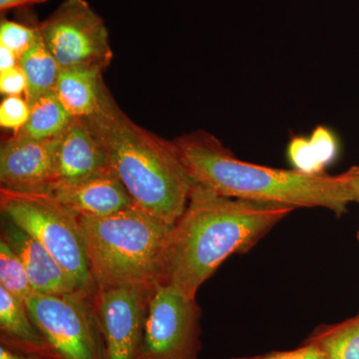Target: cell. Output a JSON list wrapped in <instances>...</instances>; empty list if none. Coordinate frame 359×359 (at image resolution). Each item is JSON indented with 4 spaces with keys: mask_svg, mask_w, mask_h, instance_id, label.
Instances as JSON below:
<instances>
[{
    "mask_svg": "<svg viewBox=\"0 0 359 359\" xmlns=\"http://www.w3.org/2000/svg\"><path fill=\"white\" fill-rule=\"evenodd\" d=\"M11 224L4 231L2 240L20 256L35 294L60 295L79 292L76 283L51 252L39 241Z\"/></svg>",
    "mask_w": 359,
    "mask_h": 359,
    "instance_id": "obj_13",
    "label": "cell"
},
{
    "mask_svg": "<svg viewBox=\"0 0 359 359\" xmlns=\"http://www.w3.org/2000/svg\"><path fill=\"white\" fill-rule=\"evenodd\" d=\"M109 169L107 156L96 135L84 119L74 118L57 137L50 192L57 187L78 183Z\"/></svg>",
    "mask_w": 359,
    "mask_h": 359,
    "instance_id": "obj_11",
    "label": "cell"
},
{
    "mask_svg": "<svg viewBox=\"0 0 359 359\" xmlns=\"http://www.w3.org/2000/svg\"><path fill=\"white\" fill-rule=\"evenodd\" d=\"M74 118L54 92L42 96L30 106L28 121L13 136L32 140H48L62 134Z\"/></svg>",
    "mask_w": 359,
    "mask_h": 359,
    "instance_id": "obj_17",
    "label": "cell"
},
{
    "mask_svg": "<svg viewBox=\"0 0 359 359\" xmlns=\"http://www.w3.org/2000/svg\"><path fill=\"white\" fill-rule=\"evenodd\" d=\"M97 290L167 283V245L173 226L137 207L101 218L79 217Z\"/></svg>",
    "mask_w": 359,
    "mask_h": 359,
    "instance_id": "obj_4",
    "label": "cell"
},
{
    "mask_svg": "<svg viewBox=\"0 0 359 359\" xmlns=\"http://www.w3.org/2000/svg\"><path fill=\"white\" fill-rule=\"evenodd\" d=\"M103 69L90 66L65 68L59 73L54 93L73 118L95 114L107 89Z\"/></svg>",
    "mask_w": 359,
    "mask_h": 359,
    "instance_id": "obj_14",
    "label": "cell"
},
{
    "mask_svg": "<svg viewBox=\"0 0 359 359\" xmlns=\"http://www.w3.org/2000/svg\"><path fill=\"white\" fill-rule=\"evenodd\" d=\"M0 359H59L53 353H39L26 351L20 347L8 346L1 342L0 344Z\"/></svg>",
    "mask_w": 359,
    "mask_h": 359,
    "instance_id": "obj_25",
    "label": "cell"
},
{
    "mask_svg": "<svg viewBox=\"0 0 359 359\" xmlns=\"http://www.w3.org/2000/svg\"><path fill=\"white\" fill-rule=\"evenodd\" d=\"M351 202L359 203V166L351 167L342 173Z\"/></svg>",
    "mask_w": 359,
    "mask_h": 359,
    "instance_id": "obj_26",
    "label": "cell"
},
{
    "mask_svg": "<svg viewBox=\"0 0 359 359\" xmlns=\"http://www.w3.org/2000/svg\"><path fill=\"white\" fill-rule=\"evenodd\" d=\"M37 29L61 69L90 66L105 70L112 60L107 26L86 0H65Z\"/></svg>",
    "mask_w": 359,
    "mask_h": 359,
    "instance_id": "obj_7",
    "label": "cell"
},
{
    "mask_svg": "<svg viewBox=\"0 0 359 359\" xmlns=\"http://www.w3.org/2000/svg\"><path fill=\"white\" fill-rule=\"evenodd\" d=\"M0 332L1 342L39 353H53L34 325L25 302L0 287Z\"/></svg>",
    "mask_w": 359,
    "mask_h": 359,
    "instance_id": "obj_15",
    "label": "cell"
},
{
    "mask_svg": "<svg viewBox=\"0 0 359 359\" xmlns=\"http://www.w3.org/2000/svg\"><path fill=\"white\" fill-rule=\"evenodd\" d=\"M153 292L131 287L97 290L93 306L102 335L104 359H139Z\"/></svg>",
    "mask_w": 359,
    "mask_h": 359,
    "instance_id": "obj_9",
    "label": "cell"
},
{
    "mask_svg": "<svg viewBox=\"0 0 359 359\" xmlns=\"http://www.w3.org/2000/svg\"><path fill=\"white\" fill-rule=\"evenodd\" d=\"M83 294H34L25 302L30 318L59 359H104L94 306Z\"/></svg>",
    "mask_w": 359,
    "mask_h": 359,
    "instance_id": "obj_6",
    "label": "cell"
},
{
    "mask_svg": "<svg viewBox=\"0 0 359 359\" xmlns=\"http://www.w3.org/2000/svg\"><path fill=\"white\" fill-rule=\"evenodd\" d=\"M36 27L21 25L13 20H2L0 23V45L6 46L21 57L39 39Z\"/></svg>",
    "mask_w": 359,
    "mask_h": 359,
    "instance_id": "obj_21",
    "label": "cell"
},
{
    "mask_svg": "<svg viewBox=\"0 0 359 359\" xmlns=\"http://www.w3.org/2000/svg\"><path fill=\"white\" fill-rule=\"evenodd\" d=\"M294 210L224 197L194 184L185 212L168 241V285L196 297L229 257L254 248Z\"/></svg>",
    "mask_w": 359,
    "mask_h": 359,
    "instance_id": "obj_1",
    "label": "cell"
},
{
    "mask_svg": "<svg viewBox=\"0 0 359 359\" xmlns=\"http://www.w3.org/2000/svg\"><path fill=\"white\" fill-rule=\"evenodd\" d=\"M82 119L96 135L135 207L174 226L185 212L194 187L174 141L132 121L108 88L95 114Z\"/></svg>",
    "mask_w": 359,
    "mask_h": 359,
    "instance_id": "obj_3",
    "label": "cell"
},
{
    "mask_svg": "<svg viewBox=\"0 0 359 359\" xmlns=\"http://www.w3.org/2000/svg\"><path fill=\"white\" fill-rule=\"evenodd\" d=\"M50 193L78 217L87 218L110 216L135 205L112 169L78 183L57 187Z\"/></svg>",
    "mask_w": 359,
    "mask_h": 359,
    "instance_id": "obj_12",
    "label": "cell"
},
{
    "mask_svg": "<svg viewBox=\"0 0 359 359\" xmlns=\"http://www.w3.org/2000/svg\"><path fill=\"white\" fill-rule=\"evenodd\" d=\"M30 114V106L21 96H7L0 105V125L2 128L18 133L25 127Z\"/></svg>",
    "mask_w": 359,
    "mask_h": 359,
    "instance_id": "obj_22",
    "label": "cell"
},
{
    "mask_svg": "<svg viewBox=\"0 0 359 359\" xmlns=\"http://www.w3.org/2000/svg\"><path fill=\"white\" fill-rule=\"evenodd\" d=\"M201 309L173 285L151 295L139 359H199Z\"/></svg>",
    "mask_w": 359,
    "mask_h": 359,
    "instance_id": "obj_8",
    "label": "cell"
},
{
    "mask_svg": "<svg viewBox=\"0 0 359 359\" xmlns=\"http://www.w3.org/2000/svg\"><path fill=\"white\" fill-rule=\"evenodd\" d=\"M20 65V58L14 52L0 45V72L11 69Z\"/></svg>",
    "mask_w": 359,
    "mask_h": 359,
    "instance_id": "obj_27",
    "label": "cell"
},
{
    "mask_svg": "<svg viewBox=\"0 0 359 359\" xmlns=\"http://www.w3.org/2000/svg\"><path fill=\"white\" fill-rule=\"evenodd\" d=\"M304 342L316 347L325 359H359V311L341 323L321 325Z\"/></svg>",
    "mask_w": 359,
    "mask_h": 359,
    "instance_id": "obj_18",
    "label": "cell"
},
{
    "mask_svg": "<svg viewBox=\"0 0 359 359\" xmlns=\"http://www.w3.org/2000/svg\"><path fill=\"white\" fill-rule=\"evenodd\" d=\"M27 79L20 65L0 72V91L6 96H21L26 93Z\"/></svg>",
    "mask_w": 359,
    "mask_h": 359,
    "instance_id": "obj_23",
    "label": "cell"
},
{
    "mask_svg": "<svg viewBox=\"0 0 359 359\" xmlns=\"http://www.w3.org/2000/svg\"><path fill=\"white\" fill-rule=\"evenodd\" d=\"M1 212L11 223L39 241L66 269L79 292L95 297L79 217L51 193L0 189Z\"/></svg>",
    "mask_w": 359,
    "mask_h": 359,
    "instance_id": "obj_5",
    "label": "cell"
},
{
    "mask_svg": "<svg viewBox=\"0 0 359 359\" xmlns=\"http://www.w3.org/2000/svg\"><path fill=\"white\" fill-rule=\"evenodd\" d=\"M231 359H325V358L313 344L304 342L302 346L292 349V351H273V353L263 354V355Z\"/></svg>",
    "mask_w": 359,
    "mask_h": 359,
    "instance_id": "obj_24",
    "label": "cell"
},
{
    "mask_svg": "<svg viewBox=\"0 0 359 359\" xmlns=\"http://www.w3.org/2000/svg\"><path fill=\"white\" fill-rule=\"evenodd\" d=\"M194 184L224 197L287 205L323 208L341 216L351 199L342 174H309L238 159L204 130L174 140Z\"/></svg>",
    "mask_w": 359,
    "mask_h": 359,
    "instance_id": "obj_2",
    "label": "cell"
},
{
    "mask_svg": "<svg viewBox=\"0 0 359 359\" xmlns=\"http://www.w3.org/2000/svg\"><path fill=\"white\" fill-rule=\"evenodd\" d=\"M46 1L48 0H0V11L4 13L9 9L16 8V7L43 4Z\"/></svg>",
    "mask_w": 359,
    "mask_h": 359,
    "instance_id": "obj_28",
    "label": "cell"
},
{
    "mask_svg": "<svg viewBox=\"0 0 359 359\" xmlns=\"http://www.w3.org/2000/svg\"><path fill=\"white\" fill-rule=\"evenodd\" d=\"M339 152L337 141L327 129L318 128L311 138H295L290 142L289 157L294 169L309 174L323 173L337 157Z\"/></svg>",
    "mask_w": 359,
    "mask_h": 359,
    "instance_id": "obj_19",
    "label": "cell"
},
{
    "mask_svg": "<svg viewBox=\"0 0 359 359\" xmlns=\"http://www.w3.org/2000/svg\"><path fill=\"white\" fill-rule=\"evenodd\" d=\"M20 65L27 79L25 99L29 106L54 92L61 68L40 34L34 44L21 55Z\"/></svg>",
    "mask_w": 359,
    "mask_h": 359,
    "instance_id": "obj_16",
    "label": "cell"
},
{
    "mask_svg": "<svg viewBox=\"0 0 359 359\" xmlns=\"http://www.w3.org/2000/svg\"><path fill=\"white\" fill-rule=\"evenodd\" d=\"M57 137L48 140H32L11 136L2 142L0 149L2 188L18 192H50Z\"/></svg>",
    "mask_w": 359,
    "mask_h": 359,
    "instance_id": "obj_10",
    "label": "cell"
},
{
    "mask_svg": "<svg viewBox=\"0 0 359 359\" xmlns=\"http://www.w3.org/2000/svg\"><path fill=\"white\" fill-rule=\"evenodd\" d=\"M0 287L25 302L35 294L20 256L4 240L0 242Z\"/></svg>",
    "mask_w": 359,
    "mask_h": 359,
    "instance_id": "obj_20",
    "label": "cell"
}]
</instances>
